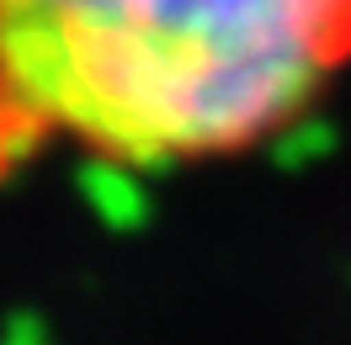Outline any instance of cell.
Instances as JSON below:
<instances>
[{"mask_svg": "<svg viewBox=\"0 0 351 345\" xmlns=\"http://www.w3.org/2000/svg\"><path fill=\"white\" fill-rule=\"evenodd\" d=\"M346 75L351 0H0V181L240 159Z\"/></svg>", "mask_w": 351, "mask_h": 345, "instance_id": "1", "label": "cell"}]
</instances>
